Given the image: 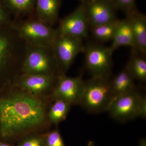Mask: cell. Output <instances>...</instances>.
Here are the masks:
<instances>
[{
    "instance_id": "484cf974",
    "label": "cell",
    "mask_w": 146,
    "mask_h": 146,
    "mask_svg": "<svg viewBox=\"0 0 146 146\" xmlns=\"http://www.w3.org/2000/svg\"><path fill=\"white\" fill-rule=\"evenodd\" d=\"M0 146H11L10 145H9L8 144L4 143H2L0 142Z\"/></svg>"
},
{
    "instance_id": "44dd1931",
    "label": "cell",
    "mask_w": 146,
    "mask_h": 146,
    "mask_svg": "<svg viewBox=\"0 0 146 146\" xmlns=\"http://www.w3.org/2000/svg\"><path fill=\"white\" fill-rule=\"evenodd\" d=\"M116 9H121L127 14L136 9L135 0H110Z\"/></svg>"
},
{
    "instance_id": "4316f807",
    "label": "cell",
    "mask_w": 146,
    "mask_h": 146,
    "mask_svg": "<svg viewBox=\"0 0 146 146\" xmlns=\"http://www.w3.org/2000/svg\"><path fill=\"white\" fill-rule=\"evenodd\" d=\"M82 2V3H86L88 2L89 0H80Z\"/></svg>"
},
{
    "instance_id": "5bb4252c",
    "label": "cell",
    "mask_w": 146,
    "mask_h": 146,
    "mask_svg": "<svg viewBox=\"0 0 146 146\" xmlns=\"http://www.w3.org/2000/svg\"><path fill=\"white\" fill-rule=\"evenodd\" d=\"M20 79L21 86L33 94H38L48 89L55 78L54 75L23 74Z\"/></svg>"
},
{
    "instance_id": "8992f818",
    "label": "cell",
    "mask_w": 146,
    "mask_h": 146,
    "mask_svg": "<svg viewBox=\"0 0 146 146\" xmlns=\"http://www.w3.org/2000/svg\"><path fill=\"white\" fill-rule=\"evenodd\" d=\"M58 67L52 47L27 44L22 66L23 74L54 75L55 69Z\"/></svg>"
},
{
    "instance_id": "ba28073f",
    "label": "cell",
    "mask_w": 146,
    "mask_h": 146,
    "mask_svg": "<svg viewBox=\"0 0 146 146\" xmlns=\"http://www.w3.org/2000/svg\"><path fill=\"white\" fill-rule=\"evenodd\" d=\"M89 25L86 5L82 3L60 21L56 29L57 36H71L82 39L88 36Z\"/></svg>"
},
{
    "instance_id": "2e32d148",
    "label": "cell",
    "mask_w": 146,
    "mask_h": 146,
    "mask_svg": "<svg viewBox=\"0 0 146 146\" xmlns=\"http://www.w3.org/2000/svg\"><path fill=\"white\" fill-rule=\"evenodd\" d=\"M4 7L13 15V19L34 16L36 0H3Z\"/></svg>"
},
{
    "instance_id": "7c38bea8",
    "label": "cell",
    "mask_w": 146,
    "mask_h": 146,
    "mask_svg": "<svg viewBox=\"0 0 146 146\" xmlns=\"http://www.w3.org/2000/svg\"><path fill=\"white\" fill-rule=\"evenodd\" d=\"M136 43V50L142 53L146 52V18L136 9L127 14Z\"/></svg>"
},
{
    "instance_id": "6da1fadb",
    "label": "cell",
    "mask_w": 146,
    "mask_h": 146,
    "mask_svg": "<svg viewBox=\"0 0 146 146\" xmlns=\"http://www.w3.org/2000/svg\"><path fill=\"white\" fill-rule=\"evenodd\" d=\"M44 118L42 102L25 95L0 100V133L10 137L40 125Z\"/></svg>"
},
{
    "instance_id": "83f0119b",
    "label": "cell",
    "mask_w": 146,
    "mask_h": 146,
    "mask_svg": "<svg viewBox=\"0 0 146 146\" xmlns=\"http://www.w3.org/2000/svg\"><path fill=\"white\" fill-rule=\"evenodd\" d=\"M94 1V0H89V1L88 2H89V1Z\"/></svg>"
},
{
    "instance_id": "7a4b0ae2",
    "label": "cell",
    "mask_w": 146,
    "mask_h": 146,
    "mask_svg": "<svg viewBox=\"0 0 146 146\" xmlns=\"http://www.w3.org/2000/svg\"><path fill=\"white\" fill-rule=\"evenodd\" d=\"M11 24L28 45L52 48L57 37L56 29L39 21L35 16L13 19Z\"/></svg>"
},
{
    "instance_id": "30bf717a",
    "label": "cell",
    "mask_w": 146,
    "mask_h": 146,
    "mask_svg": "<svg viewBox=\"0 0 146 146\" xmlns=\"http://www.w3.org/2000/svg\"><path fill=\"white\" fill-rule=\"evenodd\" d=\"M84 84L81 76L72 77L62 74L58 77L57 84L53 92V98L64 100L71 104H78Z\"/></svg>"
},
{
    "instance_id": "9c48e42d",
    "label": "cell",
    "mask_w": 146,
    "mask_h": 146,
    "mask_svg": "<svg viewBox=\"0 0 146 146\" xmlns=\"http://www.w3.org/2000/svg\"><path fill=\"white\" fill-rule=\"evenodd\" d=\"M58 66L66 71L79 54L84 51L82 39L68 36H57L52 47Z\"/></svg>"
},
{
    "instance_id": "52a82bcc",
    "label": "cell",
    "mask_w": 146,
    "mask_h": 146,
    "mask_svg": "<svg viewBox=\"0 0 146 146\" xmlns=\"http://www.w3.org/2000/svg\"><path fill=\"white\" fill-rule=\"evenodd\" d=\"M114 52L110 47L89 46L85 51V63L93 77L109 78Z\"/></svg>"
},
{
    "instance_id": "d4e9b609",
    "label": "cell",
    "mask_w": 146,
    "mask_h": 146,
    "mask_svg": "<svg viewBox=\"0 0 146 146\" xmlns=\"http://www.w3.org/2000/svg\"><path fill=\"white\" fill-rule=\"evenodd\" d=\"M139 146H146V141L145 138L141 139L139 143Z\"/></svg>"
},
{
    "instance_id": "603a6c76",
    "label": "cell",
    "mask_w": 146,
    "mask_h": 146,
    "mask_svg": "<svg viewBox=\"0 0 146 146\" xmlns=\"http://www.w3.org/2000/svg\"><path fill=\"white\" fill-rule=\"evenodd\" d=\"M12 21L6 9L0 3V26L10 24Z\"/></svg>"
},
{
    "instance_id": "e0dca14e",
    "label": "cell",
    "mask_w": 146,
    "mask_h": 146,
    "mask_svg": "<svg viewBox=\"0 0 146 146\" xmlns=\"http://www.w3.org/2000/svg\"><path fill=\"white\" fill-rule=\"evenodd\" d=\"M134 79L125 68L110 81L111 88L114 97L126 94L136 89Z\"/></svg>"
},
{
    "instance_id": "ffe728a7",
    "label": "cell",
    "mask_w": 146,
    "mask_h": 146,
    "mask_svg": "<svg viewBox=\"0 0 146 146\" xmlns=\"http://www.w3.org/2000/svg\"><path fill=\"white\" fill-rule=\"evenodd\" d=\"M50 109L49 118L54 124H58L65 120L68 115L71 104L61 99H56Z\"/></svg>"
},
{
    "instance_id": "9a60e30c",
    "label": "cell",
    "mask_w": 146,
    "mask_h": 146,
    "mask_svg": "<svg viewBox=\"0 0 146 146\" xmlns=\"http://www.w3.org/2000/svg\"><path fill=\"white\" fill-rule=\"evenodd\" d=\"M110 46L113 52L121 46L131 47L136 50V43L132 29L127 18L120 20L115 35Z\"/></svg>"
},
{
    "instance_id": "4fadbf2b",
    "label": "cell",
    "mask_w": 146,
    "mask_h": 146,
    "mask_svg": "<svg viewBox=\"0 0 146 146\" xmlns=\"http://www.w3.org/2000/svg\"><path fill=\"white\" fill-rule=\"evenodd\" d=\"M61 4V0H36L35 17L53 26L57 22Z\"/></svg>"
},
{
    "instance_id": "5b68a950",
    "label": "cell",
    "mask_w": 146,
    "mask_h": 146,
    "mask_svg": "<svg viewBox=\"0 0 146 146\" xmlns=\"http://www.w3.org/2000/svg\"><path fill=\"white\" fill-rule=\"evenodd\" d=\"M27 44L12 24L0 27V71L11 65H22Z\"/></svg>"
},
{
    "instance_id": "7402d4cb",
    "label": "cell",
    "mask_w": 146,
    "mask_h": 146,
    "mask_svg": "<svg viewBox=\"0 0 146 146\" xmlns=\"http://www.w3.org/2000/svg\"><path fill=\"white\" fill-rule=\"evenodd\" d=\"M47 146H65L60 133L57 130L50 132L47 135Z\"/></svg>"
},
{
    "instance_id": "3957f363",
    "label": "cell",
    "mask_w": 146,
    "mask_h": 146,
    "mask_svg": "<svg viewBox=\"0 0 146 146\" xmlns=\"http://www.w3.org/2000/svg\"><path fill=\"white\" fill-rule=\"evenodd\" d=\"M114 98L108 78L92 77L85 82L78 104L89 113H100L107 111Z\"/></svg>"
},
{
    "instance_id": "ac0fdd59",
    "label": "cell",
    "mask_w": 146,
    "mask_h": 146,
    "mask_svg": "<svg viewBox=\"0 0 146 146\" xmlns=\"http://www.w3.org/2000/svg\"><path fill=\"white\" fill-rule=\"evenodd\" d=\"M120 20L117 19L108 23L92 27L93 35L96 39L102 41L112 40Z\"/></svg>"
},
{
    "instance_id": "d6986e66",
    "label": "cell",
    "mask_w": 146,
    "mask_h": 146,
    "mask_svg": "<svg viewBox=\"0 0 146 146\" xmlns=\"http://www.w3.org/2000/svg\"><path fill=\"white\" fill-rule=\"evenodd\" d=\"M126 67L134 79L146 81V60L144 58L133 54Z\"/></svg>"
},
{
    "instance_id": "cb8c5ba5",
    "label": "cell",
    "mask_w": 146,
    "mask_h": 146,
    "mask_svg": "<svg viewBox=\"0 0 146 146\" xmlns=\"http://www.w3.org/2000/svg\"><path fill=\"white\" fill-rule=\"evenodd\" d=\"M21 146H45V145L42 138L32 137L24 141Z\"/></svg>"
},
{
    "instance_id": "277c9868",
    "label": "cell",
    "mask_w": 146,
    "mask_h": 146,
    "mask_svg": "<svg viewBox=\"0 0 146 146\" xmlns=\"http://www.w3.org/2000/svg\"><path fill=\"white\" fill-rule=\"evenodd\" d=\"M118 121H128L136 118L146 117V98L136 89L115 97L107 111Z\"/></svg>"
},
{
    "instance_id": "8fae6325",
    "label": "cell",
    "mask_w": 146,
    "mask_h": 146,
    "mask_svg": "<svg viewBox=\"0 0 146 146\" xmlns=\"http://www.w3.org/2000/svg\"><path fill=\"white\" fill-rule=\"evenodd\" d=\"M85 4L89 24L92 27L117 19V9L110 0H94Z\"/></svg>"
}]
</instances>
